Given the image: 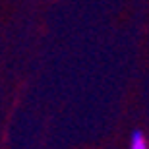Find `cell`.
<instances>
[{
    "label": "cell",
    "mask_w": 149,
    "mask_h": 149,
    "mask_svg": "<svg viewBox=\"0 0 149 149\" xmlns=\"http://www.w3.org/2000/svg\"><path fill=\"white\" fill-rule=\"evenodd\" d=\"M130 149H149L147 139H145L143 132L136 130V132L132 134V143H130Z\"/></svg>",
    "instance_id": "6da1fadb"
}]
</instances>
